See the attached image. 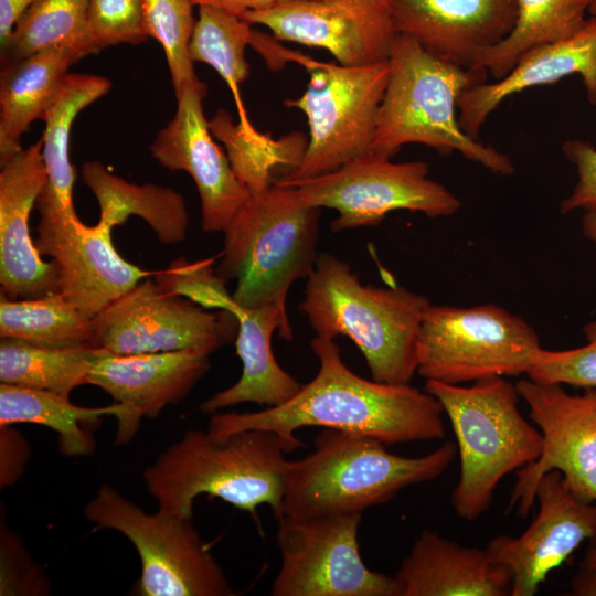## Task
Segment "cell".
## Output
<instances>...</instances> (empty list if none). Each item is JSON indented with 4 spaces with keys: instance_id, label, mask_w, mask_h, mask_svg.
<instances>
[{
    "instance_id": "1",
    "label": "cell",
    "mask_w": 596,
    "mask_h": 596,
    "mask_svg": "<svg viewBox=\"0 0 596 596\" xmlns=\"http://www.w3.org/2000/svg\"><path fill=\"white\" fill-rule=\"evenodd\" d=\"M310 345L319 360L318 373L289 401L258 412L214 413L206 432L223 437L245 429L269 430L288 453L304 446L295 432L308 426L369 436L385 445L445 437L444 409L428 392L356 375L333 340L315 337Z\"/></svg>"
},
{
    "instance_id": "2",
    "label": "cell",
    "mask_w": 596,
    "mask_h": 596,
    "mask_svg": "<svg viewBox=\"0 0 596 596\" xmlns=\"http://www.w3.org/2000/svg\"><path fill=\"white\" fill-rule=\"evenodd\" d=\"M387 62L371 153L391 159L403 146L421 143L443 155L457 151L494 174L514 173L507 155L468 136L458 121L460 94L487 82L486 70L438 57L405 34L396 35Z\"/></svg>"
},
{
    "instance_id": "3",
    "label": "cell",
    "mask_w": 596,
    "mask_h": 596,
    "mask_svg": "<svg viewBox=\"0 0 596 596\" xmlns=\"http://www.w3.org/2000/svg\"><path fill=\"white\" fill-rule=\"evenodd\" d=\"M284 441L273 432L245 429L223 437L187 430L143 470L149 493L159 510L192 518L198 496L207 494L256 515L267 504L276 520L289 460Z\"/></svg>"
},
{
    "instance_id": "4",
    "label": "cell",
    "mask_w": 596,
    "mask_h": 596,
    "mask_svg": "<svg viewBox=\"0 0 596 596\" xmlns=\"http://www.w3.org/2000/svg\"><path fill=\"white\" fill-rule=\"evenodd\" d=\"M456 455L454 441L424 456L405 457L387 451L373 437L324 428L310 454L289 460L279 519L362 513L407 487L438 478Z\"/></svg>"
},
{
    "instance_id": "5",
    "label": "cell",
    "mask_w": 596,
    "mask_h": 596,
    "mask_svg": "<svg viewBox=\"0 0 596 596\" xmlns=\"http://www.w3.org/2000/svg\"><path fill=\"white\" fill-rule=\"evenodd\" d=\"M429 305L403 286L363 285L348 263L321 253L300 309L316 337L352 340L373 380L403 385L417 372L418 333Z\"/></svg>"
},
{
    "instance_id": "6",
    "label": "cell",
    "mask_w": 596,
    "mask_h": 596,
    "mask_svg": "<svg viewBox=\"0 0 596 596\" xmlns=\"http://www.w3.org/2000/svg\"><path fill=\"white\" fill-rule=\"evenodd\" d=\"M320 214L291 185L274 183L251 193L222 232L215 268L225 283L236 281V310L275 305L287 311L291 285L315 269Z\"/></svg>"
},
{
    "instance_id": "7",
    "label": "cell",
    "mask_w": 596,
    "mask_h": 596,
    "mask_svg": "<svg viewBox=\"0 0 596 596\" xmlns=\"http://www.w3.org/2000/svg\"><path fill=\"white\" fill-rule=\"evenodd\" d=\"M425 391L440 403L456 437L460 473L451 504L459 518L473 521L507 475L539 458L543 436L521 414L515 384L504 376L470 386L428 380Z\"/></svg>"
},
{
    "instance_id": "8",
    "label": "cell",
    "mask_w": 596,
    "mask_h": 596,
    "mask_svg": "<svg viewBox=\"0 0 596 596\" xmlns=\"http://www.w3.org/2000/svg\"><path fill=\"white\" fill-rule=\"evenodd\" d=\"M272 42V67L286 61L302 65L309 83L301 96L285 105L301 110L308 121L309 139L299 166L277 184L290 185L332 172L370 155L379 108L389 78V62L364 66L322 63Z\"/></svg>"
},
{
    "instance_id": "9",
    "label": "cell",
    "mask_w": 596,
    "mask_h": 596,
    "mask_svg": "<svg viewBox=\"0 0 596 596\" xmlns=\"http://www.w3.org/2000/svg\"><path fill=\"white\" fill-rule=\"evenodd\" d=\"M542 349L535 330L503 307L430 304L418 333L417 373L448 384L526 375Z\"/></svg>"
},
{
    "instance_id": "10",
    "label": "cell",
    "mask_w": 596,
    "mask_h": 596,
    "mask_svg": "<svg viewBox=\"0 0 596 596\" xmlns=\"http://www.w3.org/2000/svg\"><path fill=\"white\" fill-rule=\"evenodd\" d=\"M84 514L96 529L118 531L136 547L141 561L136 595H234L192 518L147 513L108 485L97 490Z\"/></svg>"
},
{
    "instance_id": "11",
    "label": "cell",
    "mask_w": 596,
    "mask_h": 596,
    "mask_svg": "<svg viewBox=\"0 0 596 596\" xmlns=\"http://www.w3.org/2000/svg\"><path fill=\"white\" fill-rule=\"evenodd\" d=\"M424 161L392 162L373 153L339 169L290 184L309 206L333 209V232L374 226L393 211L419 212L428 217L450 216L459 199L428 178Z\"/></svg>"
},
{
    "instance_id": "12",
    "label": "cell",
    "mask_w": 596,
    "mask_h": 596,
    "mask_svg": "<svg viewBox=\"0 0 596 596\" xmlns=\"http://www.w3.org/2000/svg\"><path fill=\"white\" fill-rule=\"evenodd\" d=\"M362 513L279 519L281 563L273 596H401L395 577L370 570L358 540Z\"/></svg>"
},
{
    "instance_id": "13",
    "label": "cell",
    "mask_w": 596,
    "mask_h": 596,
    "mask_svg": "<svg viewBox=\"0 0 596 596\" xmlns=\"http://www.w3.org/2000/svg\"><path fill=\"white\" fill-rule=\"evenodd\" d=\"M515 387L543 436V449L517 471L509 509L525 517L535 503L540 479L551 470L560 471L578 498L596 503V387L571 394L562 384L529 377Z\"/></svg>"
},
{
    "instance_id": "14",
    "label": "cell",
    "mask_w": 596,
    "mask_h": 596,
    "mask_svg": "<svg viewBox=\"0 0 596 596\" xmlns=\"http://www.w3.org/2000/svg\"><path fill=\"white\" fill-rule=\"evenodd\" d=\"M227 311L210 312L146 278L92 319L94 345L114 354L215 352L233 336Z\"/></svg>"
},
{
    "instance_id": "15",
    "label": "cell",
    "mask_w": 596,
    "mask_h": 596,
    "mask_svg": "<svg viewBox=\"0 0 596 596\" xmlns=\"http://www.w3.org/2000/svg\"><path fill=\"white\" fill-rule=\"evenodd\" d=\"M240 18L277 41L326 50L344 66L387 61L397 35L386 0H289Z\"/></svg>"
},
{
    "instance_id": "16",
    "label": "cell",
    "mask_w": 596,
    "mask_h": 596,
    "mask_svg": "<svg viewBox=\"0 0 596 596\" xmlns=\"http://www.w3.org/2000/svg\"><path fill=\"white\" fill-rule=\"evenodd\" d=\"M539 510L519 536L498 535L487 551L510 576L511 596H533L549 574L596 531V503L578 498L563 475L551 470L540 479Z\"/></svg>"
},
{
    "instance_id": "17",
    "label": "cell",
    "mask_w": 596,
    "mask_h": 596,
    "mask_svg": "<svg viewBox=\"0 0 596 596\" xmlns=\"http://www.w3.org/2000/svg\"><path fill=\"white\" fill-rule=\"evenodd\" d=\"M201 79L177 95V111L150 145L152 157L171 171H184L194 181L204 232H223L251 193L235 174L227 155L214 142L203 99Z\"/></svg>"
},
{
    "instance_id": "18",
    "label": "cell",
    "mask_w": 596,
    "mask_h": 596,
    "mask_svg": "<svg viewBox=\"0 0 596 596\" xmlns=\"http://www.w3.org/2000/svg\"><path fill=\"white\" fill-rule=\"evenodd\" d=\"M110 228L76 216H40L35 246L52 258L58 291L93 319L142 279L153 275L116 251Z\"/></svg>"
},
{
    "instance_id": "19",
    "label": "cell",
    "mask_w": 596,
    "mask_h": 596,
    "mask_svg": "<svg viewBox=\"0 0 596 596\" xmlns=\"http://www.w3.org/2000/svg\"><path fill=\"white\" fill-rule=\"evenodd\" d=\"M42 139L0 159V285L8 299L58 291L55 264L42 259L29 219L44 187Z\"/></svg>"
},
{
    "instance_id": "20",
    "label": "cell",
    "mask_w": 596,
    "mask_h": 596,
    "mask_svg": "<svg viewBox=\"0 0 596 596\" xmlns=\"http://www.w3.org/2000/svg\"><path fill=\"white\" fill-rule=\"evenodd\" d=\"M211 353L187 349L119 355L107 352L93 366L88 384L98 386L126 409L117 422L116 444L128 443L142 417L155 418L188 396L210 368Z\"/></svg>"
},
{
    "instance_id": "21",
    "label": "cell",
    "mask_w": 596,
    "mask_h": 596,
    "mask_svg": "<svg viewBox=\"0 0 596 596\" xmlns=\"http://www.w3.org/2000/svg\"><path fill=\"white\" fill-rule=\"evenodd\" d=\"M397 34L434 55L471 67L512 30L515 0H386Z\"/></svg>"
},
{
    "instance_id": "22",
    "label": "cell",
    "mask_w": 596,
    "mask_h": 596,
    "mask_svg": "<svg viewBox=\"0 0 596 596\" xmlns=\"http://www.w3.org/2000/svg\"><path fill=\"white\" fill-rule=\"evenodd\" d=\"M571 75L582 78L587 100L596 106V15L573 36L528 52L502 78L465 89L457 103L459 125L478 139L481 127L504 99Z\"/></svg>"
},
{
    "instance_id": "23",
    "label": "cell",
    "mask_w": 596,
    "mask_h": 596,
    "mask_svg": "<svg viewBox=\"0 0 596 596\" xmlns=\"http://www.w3.org/2000/svg\"><path fill=\"white\" fill-rule=\"evenodd\" d=\"M401 596H505L511 582L487 549L423 530L394 575Z\"/></svg>"
},
{
    "instance_id": "24",
    "label": "cell",
    "mask_w": 596,
    "mask_h": 596,
    "mask_svg": "<svg viewBox=\"0 0 596 596\" xmlns=\"http://www.w3.org/2000/svg\"><path fill=\"white\" fill-rule=\"evenodd\" d=\"M234 317L237 320L235 347L242 362V374L232 386L202 402L199 408L207 415L248 402L266 407L278 406L289 401L301 387L278 364L272 348V337L276 330L280 338L292 340L287 311L275 305L238 308Z\"/></svg>"
},
{
    "instance_id": "25",
    "label": "cell",
    "mask_w": 596,
    "mask_h": 596,
    "mask_svg": "<svg viewBox=\"0 0 596 596\" xmlns=\"http://www.w3.org/2000/svg\"><path fill=\"white\" fill-rule=\"evenodd\" d=\"M76 61L75 49L57 46L1 66L0 159L22 148V135L53 105Z\"/></svg>"
},
{
    "instance_id": "26",
    "label": "cell",
    "mask_w": 596,
    "mask_h": 596,
    "mask_svg": "<svg viewBox=\"0 0 596 596\" xmlns=\"http://www.w3.org/2000/svg\"><path fill=\"white\" fill-rule=\"evenodd\" d=\"M111 83L104 76L67 74L63 86L42 120V156L46 171L38 198L40 216H76L73 204L75 171L70 160V134L76 116L106 95Z\"/></svg>"
},
{
    "instance_id": "27",
    "label": "cell",
    "mask_w": 596,
    "mask_h": 596,
    "mask_svg": "<svg viewBox=\"0 0 596 596\" xmlns=\"http://www.w3.org/2000/svg\"><path fill=\"white\" fill-rule=\"evenodd\" d=\"M81 175L99 205L98 224L113 230L130 215H137L164 244H178L187 237L189 215L183 196L174 189L135 184L96 160L84 162Z\"/></svg>"
},
{
    "instance_id": "28",
    "label": "cell",
    "mask_w": 596,
    "mask_h": 596,
    "mask_svg": "<svg viewBox=\"0 0 596 596\" xmlns=\"http://www.w3.org/2000/svg\"><path fill=\"white\" fill-rule=\"evenodd\" d=\"M593 0H515V21L510 33L485 50L472 64L494 81L505 76L528 52L576 34L586 23Z\"/></svg>"
},
{
    "instance_id": "29",
    "label": "cell",
    "mask_w": 596,
    "mask_h": 596,
    "mask_svg": "<svg viewBox=\"0 0 596 596\" xmlns=\"http://www.w3.org/2000/svg\"><path fill=\"white\" fill-rule=\"evenodd\" d=\"M125 414V407L116 402L103 407H82L73 404L67 395L0 384V426L18 423L46 426L58 435L61 453L71 457L94 453L95 441L82 424H93L109 415L118 422Z\"/></svg>"
},
{
    "instance_id": "30",
    "label": "cell",
    "mask_w": 596,
    "mask_h": 596,
    "mask_svg": "<svg viewBox=\"0 0 596 596\" xmlns=\"http://www.w3.org/2000/svg\"><path fill=\"white\" fill-rule=\"evenodd\" d=\"M252 34V24L242 18L211 6H200L189 56L193 63L210 65L225 81L235 102L241 132L252 141L265 142L272 137L253 126L240 91L249 75L245 50L251 45Z\"/></svg>"
},
{
    "instance_id": "31",
    "label": "cell",
    "mask_w": 596,
    "mask_h": 596,
    "mask_svg": "<svg viewBox=\"0 0 596 596\" xmlns=\"http://www.w3.org/2000/svg\"><path fill=\"white\" fill-rule=\"evenodd\" d=\"M0 336L43 348L95 347L92 319L60 291L15 300L1 296Z\"/></svg>"
},
{
    "instance_id": "32",
    "label": "cell",
    "mask_w": 596,
    "mask_h": 596,
    "mask_svg": "<svg viewBox=\"0 0 596 596\" xmlns=\"http://www.w3.org/2000/svg\"><path fill=\"white\" fill-rule=\"evenodd\" d=\"M107 352L96 347L43 348L1 338L0 381L68 396L75 387L88 384L89 372Z\"/></svg>"
},
{
    "instance_id": "33",
    "label": "cell",
    "mask_w": 596,
    "mask_h": 596,
    "mask_svg": "<svg viewBox=\"0 0 596 596\" xmlns=\"http://www.w3.org/2000/svg\"><path fill=\"white\" fill-rule=\"evenodd\" d=\"M211 132L226 148V155L240 181L249 193L259 192L292 172L301 162L307 142L300 132L285 136L280 140L270 138L265 142L247 139L234 125L231 115L219 109L209 121ZM279 180V181H280Z\"/></svg>"
},
{
    "instance_id": "34",
    "label": "cell",
    "mask_w": 596,
    "mask_h": 596,
    "mask_svg": "<svg viewBox=\"0 0 596 596\" xmlns=\"http://www.w3.org/2000/svg\"><path fill=\"white\" fill-rule=\"evenodd\" d=\"M89 0H38L19 19L4 49L1 66L57 46L76 50L78 60L87 22Z\"/></svg>"
},
{
    "instance_id": "35",
    "label": "cell",
    "mask_w": 596,
    "mask_h": 596,
    "mask_svg": "<svg viewBox=\"0 0 596 596\" xmlns=\"http://www.w3.org/2000/svg\"><path fill=\"white\" fill-rule=\"evenodd\" d=\"M193 7L192 0H143L146 32L164 52L175 95L185 85L200 79L189 56L196 21Z\"/></svg>"
},
{
    "instance_id": "36",
    "label": "cell",
    "mask_w": 596,
    "mask_h": 596,
    "mask_svg": "<svg viewBox=\"0 0 596 596\" xmlns=\"http://www.w3.org/2000/svg\"><path fill=\"white\" fill-rule=\"evenodd\" d=\"M143 0H89L83 57L117 44H140L148 39Z\"/></svg>"
},
{
    "instance_id": "37",
    "label": "cell",
    "mask_w": 596,
    "mask_h": 596,
    "mask_svg": "<svg viewBox=\"0 0 596 596\" xmlns=\"http://www.w3.org/2000/svg\"><path fill=\"white\" fill-rule=\"evenodd\" d=\"M215 257L190 262L183 257L172 260L167 268L155 272V281L164 290L189 299L202 308L235 315L232 295L213 268Z\"/></svg>"
},
{
    "instance_id": "38",
    "label": "cell",
    "mask_w": 596,
    "mask_h": 596,
    "mask_svg": "<svg viewBox=\"0 0 596 596\" xmlns=\"http://www.w3.org/2000/svg\"><path fill=\"white\" fill-rule=\"evenodd\" d=\"M586 344L570 350L542 349L526 376L540 383L596 387V319L583 327Z\"/></svg>"
},
{
    "instance_id": "39",
    "label": "cell",
    "mask_w": 596,
    "mask_h": 596,
    "mask_svg": "<svg viewBox=\"0 0 596 596\" xmlns=\"http://www.w3.org/2000/svg\"><path fill=\"white\" fill-rule=\"evenodd\" d=\"M6 520L0 530V595H47L50 583Z\"/></svg>"
},
{
    "instance_id": "40",
    "label": "cell",
    "mask_w": 596,
    "mask_h": 596,
    "mask_svg": "<svg viewBox=\"0 0 596 596\" xmlns=\"http://www.w3.org/2000/svg\"><path fill=\"white\" fill-rule=\"evenodd\" d=\"M564 156L577 172V183L572 193L561 202V213L577 210H596V148L583 140L572 139L563 143Z\"/></svg>"
},
{
    "instance_id": "41",
    "label": "cell",
    "mask_w": 596,
    "mask_h": 596,
    "mask_svg": "<svg viewBox=\"0 0 596 596\" xmlns=\"http://www.w3.org/2000/svg\"><path fill=\"white\" fill-rule=\"evenodd\" d=\"M0 485L14 483L22 475L30 456V447L11 426H0Z\"/></svg>"
},
{
    "instance_id": "42",
    "label": "cell",
    "mask_w": 596,
    "mask_h": 596,
    "mask_svg": "<svg viewBox=\"0 0 596 596\" xmlns=\"http://www.w3.org/2000/svg\"><path fill=\"white\" fill-rule=\"evenodd\" d=\"M587 541L583 560L570 583L574 596H596V531Z\"/></svg>"
},
{
    "instance_id": "43",
    "label": "cell",
    "mask_w": 596,
    "mask_h": 596,
    "mask_svg": "<svg viewBox=\"0 0 596 596\" xmlns=\"http://www.w3.org/2000/svg\"><path fill=\"white\" fill-rule=\"evenodd\" d=\"M38 0H0V50L4 49L23 13Z\"/></svg>"
},
{
    "instance_id": "44",
    "label": "cell",
    "mask_w": 596,
    "mask_h": 596,
    "mask_svg": "<svg viewBox=\"0 0 596 596\" xmlns=\"http://www.w3.org/2000/svg\"><path fill=\"white\" fill-rule=\"evenodd\" d=\"M289 0H192L194 6H211L237 17L248 11L270 8Z\"/></svg>"
},
{
    "instance_id": "45",
    "label": "cell",
    "mask_w": 596,
    "mask_h": 596,
    "mask_svg": "<svg viewBox=\"0 0 596 596\" xmlns=\"http://www.w3.org/2000/svg\"><path fill=\"white\" fill-rule=\"evenodd\" d=\"M582 232L588 240L596 242V210L584 212Z\"/></svg>"
},
{
    "instance_id": "46",
    "label": "cell",
    "mask_w": 596,
    "mask_h": 596,
    "mask_svg": "<svg viewBox=\"0 0 596 596\" xmlns=\"http://www.w3.org/2000/svg\"><path fill=\"white\" fill-rule=\"evenodd\" d=\"M589 13H590L592 15H596V0H593V1H592V4H590V7H589Z\"/></svg>"
}]
</instances>
